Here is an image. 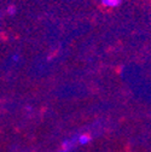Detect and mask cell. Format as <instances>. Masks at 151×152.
I'll use <instances>...</instances> for the list:
<instances>
[{
  "label": "cell",
  "instance_id": "obj_1",
  "mask_svg": "<svg viewBox=\"0 0 151 152\" xmlns=\"http://www.w3.org/2000/svg\"><path fill=\"white\" fill-rule=\"evenodd\" d=\"M121 1L122 0H100V3L108 7H116L121 4Z\"/></svg>",
  "mask_w": 151,
  "mask_h": 152
},
{
  "label": "cell",
  "instance_id": "obj_2",
  "mask_svg": "<svg viewBox=\"0 0 151 152\" xmlns=\"http://www.w3.org/2000/svg\"><path fill=\"white\" fill-rule=\"evenodd\" d=\"M75 141H76V138H73V139H70V140H65L64 142H63V150L64 151H70L73 147H74V144H75Z\"/></svg>",
  "mask_w": 151,
  "mask_h": 152
},
{
  "label": "cell",
  "instance_id": "obj_3",
  "mask_svg": "<svg viewBox=\"0 0 151 152\" xmlns=\"http://www.w3.org/2000/svg\"><path fill=\"white\" fill-rule=\"evenodd\" d=\"M78 140H79V142H80V144L85 145V144H88V142H89L91 137H89V135H87V134H82V135H80V137L78 138Z\"/></svg>",
  "mask_w": 151,
  "mask_h": 152
},
{
  "label": "cell",
  "instance_id": "obj_4",
  "mask_svg": "<svg viewBox=\"0 0 151 152\" xmlns=\"http://www.w3.org/2000/svg\"><path fill=\"white\" fill-rule=\"evenodd\" d=\"M7 13H9L10 16H13V15L16 13V7H15V6H10V7H7Z\"/></svg>",
  "mask_w": 151,
  "mask_h": 152
},
{
  "label": "cell",
  "instance_id": "obj_5",
  "mask_svg": "<svg viewBox=\"0 0 151 152\" xmlns=\"http://www.w3.org/2000/svg\"><path fill=\"white\" fill-rule=\"evenodd\" d=\"M18 59H20V57H18V54H13L12 61H13V62H18Z\"/></svg>",
  "mask_w": 151,
  "mask_h": 152
},
{
  "label": "cell",
  "instance_id": "obj_6",
  "mask_svg": "<svg viewBox=\"0 0 151 152\" xmlns=\"http://www.w3.org/2000/svg\"><path fill=\"white\" fill-rule=\"evenodd\" d=\"M61 152H67V151H64V150H63V151H61Z\"/></svg>",
  "mask_w": 151,
  "mask_h": 152
}]
</instances>
